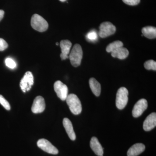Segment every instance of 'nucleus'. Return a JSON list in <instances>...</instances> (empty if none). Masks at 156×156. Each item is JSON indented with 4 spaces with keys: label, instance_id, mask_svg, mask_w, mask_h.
<instances>
[{
    "label": "nucleus",
    "instance_id": "1",
    "mask_svg": "<svg viewBox=\"0 0 156 156\" xmlns=\"http://www.w3.org/2000/svg\"><path fill=\"white\" fill-rule=\"evenodd\" d=\"M66 100L69 107L70 110L73 114L78 115L81 113L82 111V104L76 95L74 94H69L68 95Z\"/></svg>",
    "mask_w": 156,
    "mask_h": 156
},
{
    "label": "nucleus",
    "instance_id": "2",
    "mask_svg": "<svg viewBox=\"0 0 156 156\" xmlns=\"http://www.w3.org/2000/svg\"><path fill=\"white\" fill-rule=\"evenodd\" d=\"M83 55L82 47L79 44H76L73 47L69 56L71 63L74 67H78L81 64Z\"/></svg>",
    "mask_w": 156,
    "mask_h": 156
},
{
    "label": "nucleus",
    "instance_id": "3",
    "mask_svg": "<svg viewBox=\"0 0 156 156\" xmlns=\"http://www.w3.org/2000/svg\"><path fill=\"white\" fill-rule=\"evenodd\" d=\"M31 25L33 28L40 32L45 31L48 28V22L37 14H34L32 17Z\"/></svg>",
    "mask_w": 156,
    "mask_h": 156
},
{
    "label": "nucleus",
    "instance_id": "4",
    "mask_svg": "<svg viewBox=\"0 0 156 156\" xmlns=\"http://www.w3.org/2000/svg\"><path fill=\"white\" fill-rule=\"evenodd\" d=\"M128 91L124 87L118 90L116 98V105L117 108L122 110L125 108L128 102Z\"/></svg>",
    "mask_w": 156,
    "mask_h": 156
},
{
    "label": "nucleus",
    "instance_id": "5",
    "mask_svg": "<svg viewBox=\"0 0 156 156\" xmlns=\"http://www.w3.org/2000/svg\"><path fill=\"white\" fill-rule=\"evenodd\" d=\"M115 27L109 22H105L101 24L98 33L99 36L101 38H105L112 35L116 31Z\"/></svg>",
    "mask_w": 156,
    "mask_h": 156
},
{
    "label": "nucleus",
    "instance_id": "6",
    "mask_svg": "<svg viewBox=\"0 0 156 156\" xmlns=\"http://www.w3.org/2000/svg\"><path fill=\"white\" fill-rule=\"evenodd\" d=\"M34 79L33 75L30 72H27L20 82V87L23 92L29 91L33 85Z\"/></svg>",
    "mask_w": 156,
    "mask_h": 156
},
{
    "label": "nucleus",
    "instance_id": "7",
    "mask_svg": "<svg viewBox=\"0 0 156 156\" xmlns=\"http://www.w3.org/2000/svg\"><path fill=\"white\" fill-rule=\"evenodd\" d=\"M37 145L42 150L48 153L56 155L58 154V149L47 140L41 139L38 140Z\"/></svg>",
    "mask_w": 156,
    "mask_h": 156
},
{
    "label": "nucleus",
    "instance_id": "8",
    "mask_svg": "<svg viewBox=\"0 0 156 156\" xmlns=\"http://www.w3.org/2000/svg\"><path fill=\"white\" fill-rule=\"evenodd\" d=\"M54 89L57 96L61 100H66L68 95V89L66 85L60 81H57L54 84Z\"/></svg>",
    "mask_w": 156,
    "mask_h": 156
},
{
    "label": "nucleus",
    "instance_id": "9",
    "mask_svg": "<svg viewBox=\"0 0 156 156\" xmlns=\"http://www.w3.org/2000/svg\"><path fill=\"white\" fill-rule=\"evenodd\" d=\"M147 101L144 98L140 99L135 104L133 108L132 115L134 118L140 116L147 108Z\"/></svg>",
    "mask_w": 156,
    "mask_h": 156
},
{
    "label": "nucleus",
    "instance_id": "10",
    "mask_svg": "<svg viewBox=\"0 0 156 156\" xmlns=\"http://www.w3.org/2000/svg\"><path fill=\"white\" fill-rule=\"evenodd\" d=\"M46 104L44 99L41 96L35 98L32 106V112L35 114L41 113L44 111Z\"/></svg>",
    "mask_w": 156,
    "mask_h": 156
},
{
    "label": "nucleus",
    "instance_id": "11",
    "mask_svg": "<svg viewBox=\"0 0 156 156\" xmlns=\"http://www.w3.org/2000/svg\"><path fill=\"white\" fill-rule=\"evenodd\" d=\"M156 126V114L152 113L149 115L143 123V129L146 131L152 130Z\"/></svg>",
    "mask_w": 156,
    "mask_h": 156
},
{
    "label": "nucleus",
    "instance_id": "12",
    "mask_svg": "<svg viewBox=\"0 0 156 156\" xmlns=\"http://www.w3.org/2000/svg\"><path fill=\"white\" fill-rule=\"evenodd\" d=\"M71 42L69 40H62L60 43V47L61 49L62 53L60 54V57L62 60H65L69 58L68 54L72 47Z\"/></svg>",
    "mask_w": 156,
    "mask_h": 156
},
{
    "label": "nucleus",
    "instance_id": "13",
    "mask_svg": "<svg viewBox=\"0 0 156 156\" xmlns=\"http://www.w3.org/2000/svg\"><path fill=\"white\" fill-rule=\"evenodd\" d=\"M145 146L142 143H136L132 146L127 152L128 156H137L144 151Z\"/></svg>",
    "mask_w": 156,
    "mask_h": 156
},
{
    "label": "nucleus",
    "instance_id": "14",
    "mask_svg": "<svg viewBox=\"0 0 156 156\" xmlns=\"http://www.w3.org/2000/svg\"><path fill=\"white\" fill-rule=\"evenodd\" d=\"M90 146L95 154L98 156H103V148L97 137H92L90 142Z\"/></svg>",
    "mask_w": 156,
    "mask_h": 156
},
{
    "label": "nucleus",
    "instance_id": "15",
    "mask_svg": "<svg viewBox=\"0 0 156 156\" xmlns=\"http://www.w3.org/2000/svg\"><path fill=\"white\" fill-rule=\"evenodd\" d=\"M63 125L70 139L72 140H75L76 134L74 131L72 123L69 119L68 118H64L63 120Z\"/></svg>",
    "mask_w": 156,
    "mask_h": 156
},
{
    "label": "nucleus",
    "instance_id": "16",
    "mask_svg": "<svg viewBox=\"0 0 156 156\" xmlns=\"http://www.w3.org/2000/svg\"><path fill=\"white\" fill-rule=\"evenodd\" d=\"M112 56L115 58L120 59H125L129 55V51L126 48H120L112 52Z\"/></svg>",
    "mask_w": 156,
    "mask_h": 156
},
{
    "label": "nucleus",
    "instance_id": "17",
    "mask_svg": "<svg viewBox=\"0 0 156 156\" xmlns=\"http://www.w3.org/2000/svg\"><path fill=\"white\" fill-rule=\"evenodd\" d=\"M89 86L93 94L96 96H99L101 92V86L100 84L94 78L89 80Z\"/></svg>",
    "mask_w": 156,
    "mask_h": 156
},
{
    "label": "nucleus",
    "instance_id": "18",
    "mask_svg": "<svg viewBox=\"0 0 156 156\" xmlns=\"http://www.w3.org/2000/svg\"><path fill=\"white\" fill-rule=\"evenodd\" d=\"M143 35L148 39L155 38L156 37V27L147 26L143 27L142 29Z\"/></svg>",
    "mask_w": 156,
    "mask_h": 156
},
{
    "label": "nucleus",
    "instance_id": "19",
    "mask_svg": "<svg viewBox=\"0 0 156 156\" xmlns=\"http://www.w3.org/2000/svg\"><path fill=\"white\" fill-rule=\"evenodd\" d=\"M123 47V43L121 41H117L111 43L107 47L106 51L108 53H112L118 48Z\"/></svg>",
    "mask_w": 156,
    "mask_h": 156
},
{
    "label": "nucleus",
    "instance_id": "20",
    "mask_svg": "<svg viewBox=\"0 0 156 156\" xmlns=\"http://www.w3.org/2000/svg\"><path fill=\"white\" fill-rule=\"evenodd\" d=\"M144 66L147 70H156V62L153 60H149L146 62L144 64Z\"/></svg>",
    "mask_w": 156,
    "mask_h": 156
},
{
    "label": "nucleus",
    "instance_id": "21",
    "mask_svg": "<svg viewBox=\"0 0 156 156\" xmlns=\"http://www.w3.org/2000/svg\"><path fill=\"white\" fill-rule=\"evenodd\" d=\"M87 38L90 41H95L98 38V35L95 31L92 30L87 34Z\"/></svg>",
    "mask_w": 156,
    "mask_h": 156
},
{
    "label": "nucleus",
    "instance_id": "22",
    "mask_svg": "<svg viewBox=\"0 0 156 156\" xmlns=\"http://www.w3.org/2000/svg\"><path fill=\"white\" fill-rule=\"evenodd\" d=\"M0 104L2 105L4 108L7 110H10L11 109V106L9 102L6 100L2 95H0Z\"/></svg>",
    "mask_w": 156,
    "mask_h": 156
},
{
    "label": "nucleus",
    "instance_id": "23",
    "mask_svg": "<svg viewBox=\"0 0 156 156\" xmlns=\"http://www.w3.org/2000/svg\"><path fill=\"white\" fill-rule=\"evenodd\" d=\"M5 62L6 66L9 68L13 69H14L16 67V62L11 58H6L5 60Z\"/></svg>",
    "mask_w": 156,
    "mask_h": 156
},
{
    "label": "nucleus",
    "instance_id": "24",
    "mask_svg": "<svg viewBox=\"0 0 156 156\" xmlns=\"http://www.w3.org/2000/svg\"><path fill=\"white\" fill-rule=\"evenodd\" d=\"M123 2L129 5L134 6L140 2V0H122Z\"/></svg>",
    "mask_w": 156,
    "mask_h": 156
},
{
    "label": "nucleus",
    "instance_id": "25",
    "mask_svg": "<svg viewBox=\"0 0 156 156\" xmlns=\"http://www.w3.org/2000/svg\"><path fill=\"white\" fill-rule=\"evenodd\" d=\"M8 47V44L5 41L0 38V51H4Z\"/></svg>",
    "mask_w": 156,
    "mask_h": 156
},
{
    "label": "nucleus",
    "instance_id": "26",
    "mask_svg": "<svg viewBox=\"0 0 156 156\" xmlns=\"http://www.w3.org/2000/svg\"><path fill=\"white\" fill-rule=\"evenodd\" d=\"M5 14V11L2 10H0V21L3 19Z\"/></svg>",
    "mask_w": 156,
    "mask_h": 156
},
{
    "label": "nucleus",
    "instance_id": "27",
    "mask_svg": "<svg viewBox=\"0 0 156 156\" xmlns=\"http://www.w3.org/2000/svg\"><path fill=\"white\" fill-rule=\"evenodd\" d=\"M59 1H60V2H65V1H66V0H59Z\"/></svg>",
    "mask_w": 156,
    "mask_h": 156
},
{
    "label": "nucleus",
    "instance_id": "28",
    "mask_svg": "<svg viewBox=\"0 0 156 156\" xmlns=\"http://www.w3.org/2000/svg\"><path fill=\"white\" fill-rule=\"evenodd\" d=\"M56 45H57V46H58V43H56Z\"/></svg>",
    "mask_w": 156,
    "mask_h": 156
}]
</instances>
